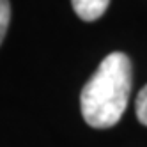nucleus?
Returning <instances> with one entry per match:
<instances>
[{"mask_svg": "<svg viewBox=\"0 0 147 147\" xmlns=\"http://www.w3.org/2000/svg\"><path fill=\"white\" fill-rule=\"evenodd\" d=\"M131 90V62L126 53L107 55L85 83L80 96L82 115L92 128L115 126L128 107Z\"/></svg>", "mask_w": 147, "mask_h": 147, "instance_id": "1", "label": "nucleus"}, {"mask_svg": "<svg viewBox=\"0 0 147 147\" xmlns=\"http://www.w3.org/2000/svg\"><path fill=\"white\" fill-rule=\"evenodd\" d=\"M73 9L83 22H94L105 14L110 0H71Z\"/></svg>", "mask_w": 147, "mask_h": 147, "instance_id": "2", "label": "nucleus"}, {"mask_svg": "<svg viewBox=\"0 0 147 147\" xmlns=\"http://www.w3.org/2000/svg\"><path fill=\"white\" fill-rule=\"evenodd\" d=\"M135 113H136V119H138L144 126H147V85L138 92V96H136Z\"/></svg>", "mask_w": 147, "mask_h": 147, "instance_id": "3", "label": "nucleus"}, {"mask_svg": "<svg viewBox=\"0 0 147 147\" xmlns=\"http://www.w3.org/2000/svg\"><path fill=\"white\" fill-rule=\"evenodd\" d=\"M9 20H11V5H9V0H0V45H2V41L5 37Z\"/></svg>", "mask_w": 147, "mask_h": 147, "instance_id": "4", "label": "nucleus"}]
</instances>
